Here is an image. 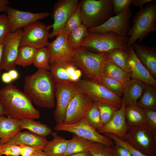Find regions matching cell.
<instances>
[{
    "instance_id": "obj_44",
    "label": "cell",
    "mask_w": 156,
    "mask_h": 156,
    "mask_svg": "<svg viewBox=\"0 0 156 156\" xmlns=\"http://www.w3.org/2000/svg\"><path fill=\"white\" fill-rule=\"evenodd\" d=\"M144 110L146 123L151 129L156 131V111L148 109Z\"/></svg>"
},
{
    "instance_id": "obj_22",
    "label": "cell",
    "mask_w": 156,
    "mask_h": 156,
    "mask_svg": "<svg viewBox=\"0 0 156 156\" xmlns=\"http://www.w3.org/2000/svg\"><path fill=\"white\" fill-rule=\"evenodd\" d=\"M47 141L46 137L40 136L29 131H20L6 143L16 145H24L42 150Z\"/></svg>"
},
{
    "instance_id": "obj_38",
    "label": "cell",
    "mask_w": 156,
    "mask_h": 156,
    "mask_svg": "<svg viewBox=\"0 0 156 156\" xmlns=\"http://www.w3.org/2000/svg\"><path fill=\"white\" fill-rule=\"evenodd\" d=\"M82 24V21L79 5L71 14L62 31L67 32L68 34L76 28Z\"/></svg>"
},
{
    "instance_id": "obj_49",
    "label": "cell",
    "mask_w": 156,
    "mask_h": 156,
    "mask_svg": "<svg viewBox=\"0 0 156 156\" xmlns=\"http://www.w3.org/2000/svg\"><path fill=\"white\" fill-rule=\"evenodd\" d=\"M2 81L5 83H9L12 81L8 72L3 73L1 76Z\"/></svg>"
},
{
    "instance_id": "obj_13",
    "label": "cell",
    "mask_w": 156,
    "mask_h": 156,
    "mask_svg": "<svg viewBox=\"0 0 156 156\" xmlns=\"http://www.w3.org/2000/svg\"><path fill=\"white\" fill-rule=\"evenodd\" d=\"M79 2V0H58L55 3L51 14L54 22L49 26L50 28H53L52 31L50 33L49 38H53L61 32Z\"/></svg>"
},
{
    "instance_id": "obj_46",
    "label": "cell",
    "mask_w": 156,
    "mask_h": 156,
    "mask_svg": "<svg viewBox=\"0 0 156 156\" xmlns=\"http://www.w3.org/2000/svg\"><path fill=\"white\" fill-rule=\"evenodd\" d=\"M111 148L113 156H131L126 149L121 146L114 144Z\"/></svg>"
},
{
    "instance_id": "obj_56",
    "label": "cell",
    "mask_w": 156,
    "mask_h": 156,
    "mask_svg": "<svg viewBox=\"0 0 156 156\" xmlns=\"http://www.w3.org/2000/svg\"><path fill=\"white\" fill-rule=\"evenodd\" d=\"M35 155H34V156H35Z\"/></svg>"
},
{
    "instance_id": "obj_37",
    "label": "cell",
    "mask_w": 156,
    "mask_h": 156,
    "mask_svg": "<svg viewBox=\"0 0 156 156\" xmlns=\"http://www.w3.org/2000/svg\"><path fill=\"white\" fill-rule=\"evenodd\" d=\"M104 125L109 121L118 109L113 106L105 103L95 101Z\"/></svg>"
},
{
    "instance_id": "obj_40",
    "label": "cell",
    "mask_w": 156,
    "mask_h": 156,
    "mask_svg": "<svg viewBox=\"0 0 156 156\" xmlns=\"http://www.w3.org/2000/svg\"><path fill=\"white\" fill-rule=\"evenodd\" d=\"M91 156H113L111 147L93 142L89 150Z\"/></svg>"
},
{
    "instance_id": "obj_31",
    "label": "cell",
    "mask_w": 156,
    "mask_h": 156,
    "mask_svg": "<svg viewBox=\"0 0 156 156\" xmlns=\"http://www.w3.org/2000/svg\"><path fill=\"white\" fill-rule=\"evenodd\" d=\"M142 94L137 105L144 109L156 111V90L155 87L146 83Z\"/></svg>"
},
{
    "instance_id": "obj_14",
    "label": "cell",
    "mask_w": 156,
    "mask_h": 156,
    "mask_svg": "<svg viewBox=\"0 0 156 156\" xmlns=\"http://www.w3.org/2000/svg\"><path fill=\"white\" fill-rule=\"evenodd\" d=\"M68 32L62 31L47 47L50 54L51 64L56 62H72L75 49L68 42Z\"/></svg>"
},
{
    "instance_id": "obj_4",
    "label": "cell",
    "mask_w": 156,
    "mask_h": 156,
    "mask_svg": "<svg viewBox=\"0 0 156 156\" xmlns=\"http://www.w3.org/2000/svg\"><path fill=\"white\" fill-rule=\"evenodd\" d=\"M79 4L82 23L88 28L102 25L114 14L112 0H81Z\"/></svg>"
},
{
    "instance_id": "obj_18",
    "label": "cell",
    "mask_w": 156,
    "mask_h": 156,
    "mask_svg": "<svg viewBox=\"0 0 156 156\" xmlns=\"http://www.w3.org/2000/svg\"><path fill=\"white\" fill-rule=\"evenodd\" d=\"M51 65L50 73L55 82H77L82 73L72 62L53 63Z\"/></svg>"
},
{
    "instance_id": "obj_36",
    "label": "cell",
    "mask_w": 156,
    "mask_h": 156,
    "mask_svg": "<svg viewBox=\"0 0 156 156\" xmlns=\"http://www.w3.org/2000/svg\"><path fill=\"white\" fill-rule=\"evenodd\" d=\"M83 117L97 131L104 125L96 104L94 101L87 110Z\"/></svg>"
},
{
    "instance_id": "obj_30",
    "label": "cell",
    "mask_w": 156,
    "mask_h": 156,
    "mask_svg": "<svg viewBox=\"0 0 156 156\" xmlns=\"http://www.w3.org/2000/svg\"><path fill=\"white\" fill-rule=\"evenodd\" d=\"M92 142L74 134L72 138L68 140L66 151L63 156L89 151Z\"/></svg>"
},
{
    "instance_id": "obj_19",
    "label": "cell",
    "mask_w": 156,
    "mask_h": 156,
    "mask_svg": "<svg viewBox=\"0 0 156 156\" xmlns=\"http://www.w3.org/2000/svg\"><path fill=\"white\" fill-rule=\"evenodd\" d=\"M125 107L123 100L121 107L116 111L111 119L104 124L97 131L100 134H114L122 138L129 128L127 124L125 115Z\"/></svg>"
},
{
    "instance_id": "obj_41",
    "label": "cell",
    "mask_w": 156,
    "mask_h": 156,
    "mask_svg": "<svg viewBox=\"0 0 156 156\" xmlns=\"http://www.w3.org/2000/svg\"><path fill=\"white\" fill-rule=\"evenodd\" d=\"M10 32V23L7 15L0 14V43H3L5 38Z\"/></svg>"
},
{
    "instance_id": "obj_10",
    "label": "cell",
    "mask_w": 156,
    "mask_h": 156,
    "mask_svg": "<svg viewBox=\"0 0 156 156\" xmlns=\"http://www.w3.org/2000/svg\"><path fill=\"white\" fill-rule=\"evenodd\" d=\"M79 92L77 82H55L56 103L54 116L57 124L64 123L67 108L74 97Z\"/></svg>"
},
{
    "instance_id": "obj_43",
    "label": "cell",
    "mask_w": 156,
    "mask_h": 156,
    "mask_svg": "<svg viewBox=\"0 0 156 156\" xmlns=\"http://www.w3.org/2000/svg\"><path fill=\"white\" fill-rule=\"evenodd\" d=\"M133 0H112L113 7V13L117 15L125 9L130 8Z\"/></svg>"
},
{
    "instance_id": "obj_45",
    "label": "cell",
    "mask_w": 156,
    "mask_h": 156,
    "mask_svg": "<svg viewBox=\"0 0 156 156\" xmlns=\"http://www.w3.org/2000/svg\"><path fill=\"white\" fill-rule=\"evenodd\" d=\"M21 156H33L35 155L38 149L33 147L24 145H20Z\"/></svg>"
},
{
    "instance_id": "obj_26",
    "label": "cell",
    "mask_w": 156,
    "mask_h": 156,
    "mask_svg": "<svg viewBox=\"0 0 156 156\" xmlns=\"http://www.w3.org/2000/svg\"><path fill=\"white\" fill-rule=\"evenodd\" d=\"M102 75L119 81L122 84L124 90L131 79L130 74L127 73L112 62L107 60L105 61L103 65Z\"/></svg>"
},
{
    "instance_id": "obj_16",
    "label": "cell",
    "mask_w": 156,
    "mask_h": 156,
    "mask_svg": "<svg viewBox=\"0 0 156 156\" xmlns=\"http://www.w3.org/2000/svg\"><path fill=\"white\" fill-rule=\"evenodd\" d=\"M94 101L85 94L79 92L74 97L66 110L63 123L70 125L83 118Z\"/></svg>"
},
{
    "instance_id": "obj_12",
    "label": "cell",
    "mask_w": 156,
    "mask_h": 156,
    "mask_svg": "<svg viewBox=\"0 0 156 156\" xmlns=\"http://www.w3.org/2000/svg\"><path fill=\"white\" fill-rule=\"evenodd\" d=\"M132 16L131 9H125L120 14L110 18L102 25L96 27L88 28V32L98 34L108 32H114L118 36H127L130 27V20Z\"/></svg>"
},
{
    "instance_id": "obj_28",
    "label": "cell",
    "mask_w": 156,
    "mask_h": 156,
    "mask_svg": "<svg viewBox=\"0 0 156 156\" xmlns=\"http://www.w3.org/2000/svg\"><path fill=\"white\" fill-rule=\"evenodd\" d=\"M125 115L129 127L146 123L144 110L137 105L126 106Z\"/></svg>"
},
{
    "instance_id": "obj_2",
    "label": "cell",
    "mask_w": 156,
    "mask_h": 156,
    "mask_svg": "<svg viewBox=\"0 0 156 156\" xmlns=\"http://www.w3.org/2000/svg\"><path fill=\"white\" fill-rule=\"evenodd\" d=\"M24 90L38 106L51 109L55 106V82L50 71L38 69L33 74L26 76Z\"/></svg>"
},
{
    "instance_id": "obj_39",
    "label": "cell",
    "mask_w": 156,
    "mask_h": 156,
    "mask_svg": "<svg viewBox=\"0 0 156 156\" xmlns=\"http://www.w3.org/2000/svg\"><path fill=\"white\" fill-rule=\"evenodd\" d=\"M104 135L112 140L115 144L126 149L130 153L131 156H147L133 148L116 135L111 133H106Z\"/></svg>"
},
{
    "instance_id": "obj_53",
    "label": "cell",
    "mask_w": 156,
    "mask_h": 156,
    "mask_svg": "<svg viewBox=\"0 0 156 156\" xmlns=\"http://www.w3.org/2000/svg\"><path fill=\"white\" fill-rule=\"evenodd\" d=\"M35 156H49L42 149H38Z\"/></svg>"
},
{
    "instance_id": "obj_33",
    "label": "cell",
    "mask_w": 156,
    "mask_h": 156,
    "mask_svg": "<svg viewBox=\"0 0 156 156\" xmlns=\"http://www.w3.org/2000/svg\"><path fill=\"white\" fill-rule=\"evenodd\" d=\"M88 29V28L82 23L68 34V40L73 49H75L81 47L83 40L89 33Z\"/></svg>"
},
{
    "instance_id": "obj_1",
    "label": "cell",
    "mask_w": 156,
    "mask_h": 156,
    "mask_svg": "<svg viewBox=\"0 0 156 156\" xmlns=\"http://www.w3.org/2000/svg\"><path fill=\"white\" fill-rule=\"evenodd\" d=\"M0 101L4 115L9 118L20 120L38 119L40 117V112L34 106L29 96L12 83L0 90Z\"/></svg>"
},
{
    "instance_id": "obj_42",
    "label": "cell",
    "mask_w": 156,
    "mask_h": 156,
    "mask_svg": "<svg viewBox=\"0 0 156 156\" xmlns=\"http://www.w3.org/2000/svg\"><path fill=\"white\" fill-rule=\"evenodd\" d=\"M0 152L2 155H5L8 156H20V146L4 143L1 145Z\"/></svg>"
},
{
    "instance_id": "obj_15",
    "label": "cell",
    "mask_w": 156,
    "mask_h": 156,
    "mask_svg": "<svg viewBox=\"0 0 156 156\" xmlns=\"http://www.w3.org/2000/svg\"><path fill=\"white\" fill-rule=\"evenodd\" d=\"M23 31L21 29L13 33L10 32L5 38L3 42L2 70L8 71L15 69Z\"/></svg>"
},
{
    "instance_id": "obj_20",
    "label": "cell",
    "mask_w": 156,
    "mask_h": 156,
    "mask_svg": "<svg viewBox=\"0 0 156 156\" xmlns=\"http://www.w3.org/2000/svg\"><path fill=\"white\" fill-rule=\"evenodd\" d=\"M137 57L151 75L156 78V47L135 42L132 45Z\"/></svg>"
},
{
    "instance_id": "obj_27",
    "label": "cell",
    "mask_w": 156,
    "mask_h": 156,
    "mask_svg": "<svg viewBox=\"0 0 156 156\" xmlns=\"http://www.w3.org/2000/svg\"><path fill=\"white\" fill-rule=\"evenodd\" d=\"M106 60L112 62L127 73H131L130 60L127 51L120 48L111 50L107 53Z\"/></svg>"
},
{
    "instance_id": "obj_47",
    "label": "cell",
    "mask_w": 156,
    "mask_h": 156,
    "mask_svg": "<svg viewBox=\"0 0 156 156\" xmlns=\"http://www.w3.org/2000/svg\"><path fill=\"white\" fill-rule=\"evenodd\" d=\"M156 1L155 0H133L132 4L134 6L140 7H143L145 4L153 1Z\"/></svg>"
},
{
    "instance_id": "obj_17",
    "label": "cell",
    "mask_w": 156,
    "mask_h": 156,
    "mask_svg": "<svg viewBox=\"0 0 156 156\" xmlns=\"http://www.w3.org/2000/svg\"><path fill=\"white\" fill-rule=\"evenodd\" d=\"M6 12L11 33L14 32L32 23L51 15L47 12L34 13L23 11L9 6L7 7Z\"/></svg>"
},
{
    "instance_id": "obj_50",
    "label": "cell",
    "mask_w": 156,
    "mask_h": 156,
    "mask_svg": "<svg viewBox=\"0 0 156 156\" xmlns=\"http://www.w3.org/2000/svg\"><path fill=\"white\" fill-rule=\"evenodd\" d=\"M8 73L12 81L17 79L18 77V72L15 69H13L8 71Z\"/></svg>"
},
{
    "instance_id": "obj_29",
    "label": "cell",
    "mask_w": 156,
    "mask_h": 156,
    "mask_svg": "<svg viewBox=\"0 0 156 156\" xmlns=\"http://www.w3.org/2000/svg\"><path fill=\"white\" fill-rule=\"evenodd\" d=\"M21 130L26 129L33 133L46 137L52 133V130L47 125L36 121L34 119L25 118L19 120Z\"/></svg>"
},
{
    "instance_id": "obj_11",
    "label": "cell",
    "mask_w": 156,
    "mask_h": 156,
    "mask_svg": "<svg viewBox=\"0 0 156 156\" xmlns=\"http://www.w3.org/2000/svg\"><path fill=\"white\" fill-rule=\"evenodd\" d=\"M49 26L38 21L23 28L20 42V47L31 46L36 49L47 47L50 33Z\"/></svg>"
},
{
    "instance_id": "obj_3",
    "label": "cell",
    "mask_w": 156,
    "mask_h": 156,
    "mask_svg": "<svg viewBox=\"0 0 156 156\" xmlns=\"http://www.w3.org/2000/svg\"><path fill=\"white\" fill-rule=\"evenodd\" d=\"M156 1L147 3L144 8H140L132 21L133 23L129 29L127 36L129 38L127 44L128 48L138 40L140 43L148 36L150 33L156 31Z\"/></svg>"
},
{
    "instance_id": "obj_52",
    "label": "cell",
    "mask_w": 156,
    "mask_h": 156,
    "mask_svg": "<svg viewBox=\"0 0 156 156\" xmlns=\"http://www.w3.org/2000/svg\"><path fill=\"white\" fill-rule=\"evenodd\" d=\"M66 156H91L89 151L83 152Z\"/></svg>"
},
{
    "instance_id": "obj_32",
    "label": "cell",
    "mask_w": 156,
    "mask_h": 156,
    "mask_svg": "<svg viewBox=\"0 0 156 156\" xmlns=\"http://www.w3.org/2000/svg\"><path fill=\"white\" fill-rule=\"evenodd\" d=\"M37 49L28 46H20L16 62V65L25 67L33 64L34 56Z\"/></svg>"
},
{
    "instance_id": "obj_7",
    "label": "cell",
    "mask_w": 156,
    "mask_h": 156,
    "mask_svg": "<svg viewBox=\"0 0 156 156\" xmlns=\"http://www.w3.org/2000/svg\"><path fill=\"white\" fill-rule=\"evenodd\" d=\"M129 37H120L112 32L103 34L89 32L83 39L81 47L95 53H107L116 48L127 51Z\"/></svg>"
},
{
    "instance_id": "obj_35",
    "label": "cell",
    "mask_w": 156,
    "mask_h": 156,
    "mask_svg": "<svg viewBox=\"0 0 156 156\" xmlns=\"http://www.w3.org/2000/svg\"><path fill=\"white\" fill-rule=\"evenodd\" d=\"M99 83L118 97H121L123 95L124 88L122 84L115 79L102 75Z\"/></svg>"
},
{
    "instance_id": "obj_34",
    "label": "cell",
    "mask_w": 156,
    "mask_h": 156,
    "mask_svg": "<svg viewBox=\"0 0 156 156\" xmlns=\"http://www.w3.org/2000/svg\"><path fill=\"white\" fill-rule=\"evenodd\" d=\"M50 56L47 47L37 49L35 53L33 64L38 69L50 70L51 65Z\"/></svg>"
},
{
    "instance_id": "obj_5",
    "label": "cell",
    "mask_w": 156,
    "mask_h": 156,
    "mask_svg": "<svg viewBox=\"0 0 156 156\" xmlns=\"http://www.w3.org/2000/svg\"><path fill=\"white\" fill-rule=\"evenodd\" d=\"M107 53H97L81 47L75 49L72 62L87 79L99 83Z\"/></svg>"
},
{
    "instance_id": "obj_51",
    "label": "cell",
    "mask_w": 156,
    "mask_h": 156,
    "mask_svg": "<svg viewBox=\"0 0 156 156\" xmlns=\"http://www.w3.org/2000/svg\"><path fill=\"white\" fill-rule=\"evenodd\" d=\"M3 43H0V75L1 72L2 61L3 52Z\"/></svg>"
},
{
    "instance_id": "obj_24",
    "label": "cell",
    "mask_w": 156,
    "mask_h": 156,
    "mask_svg": "<svg viewBox=\"0 0 156 156\" xmlns=\"http://www.w3.org/2000/svg\"><path fill=\"white\" fill-rule=\"evenodd\" d=\"M19 120L0 116V143H6L21 130Z\"/></svg>"
},
{
    "instance_id": "obj_8",
    "label": "cell",
    "mask_w": 156,
    "mask_h": 156,
    "mask_svg": "<svg viewBox=\"0 0 156 156\" xmlns=\"http://www.w3.org/2000/svg\"><path fill=\"white\" fill-rule=\"evenodd\" d=\"M79 91L87 95L94 101L110 104L117 109L122 106V99L114 94L98 82L86 79L77 82Z\"/></svg>"
},
{
    "instance_id": "obj_6",
    "label": "cell",
    "mask_w": 156,
    "mask_h": 156,
    "mask_svg": "<svg viewBox=\"0 0 156 156\" xmlns=\"http://www.w3.org/2000/svg\"><path fill=\"white\" fill-rule=\"evenodd\" d=\"M122 139L146 156H156V131L146 123L129 127Z\"/></svg>"
},
{
    "instance_id": "obj_9",
    "label": "cell",
    "mask_w": 156,
    "mask_h": 156,
    "mask_svg": "<svg viewBox=\"0 0 156 156\" xmlns=\"http://www.w3.org/2000/svg\"><path fill=\"white\" fill-rule=\"evenodd\" d=\"M54 129L57 131L72 133L93 142L100 143L109 146L111 147L115 144L109 138L99 133L84 117L72 124H56Z\"/></svg>"
},
{
    "instance_id": "obj_54",
    "label": "cell",
    "mask_w": 156,
    "mask_h": 156,
    "mask_svg": "<svg viewBox=\"0 0 156 156\" xmlns=\"http://www.w3.org/2000/svg\"><path fill=\"white\" fill-rule=\"evenodd\" d=\"M4 110L3 105L0 101V116H2L4 115Z\"/></svg>"
},
{
    "instance_id": "obj_48",
    "label": "cell",
    "mask_w": 156,
    "mask_h": 156,
    "mask_svg": "<svg viewBox=\"0 0 156 156\" xmlns=\"http://www.w3.org/2000/svg\"><path fill=\"white\" fill-rule=\"evenodd\" d=\"M9 4V2L7 0H0V12H6Z\"/></svg>"
},
{
    "instance_id": "obj_21",
    "label": "cell",
    "mask_w": 156,
    "mask_h": 156,
    "mask_svg": "<svg viewBox=\"0 0 156 156\" xmlns=\"http://www.w3.org/2000/svg\"><path fill=\"white\" fill-rule=\"evenodd\" d=\"M127 51L130 60L131 72L130 78L139 79L145 83L156 87V81L137 57L132 45Z\"/></svg>"
},
{
    "instance_id": "obj_23",
    "label": "cell",
    "mask_w": 156,
    "mask_h": 156,
    "mask_svg": "<svg viewBox=\"0 0 156 156\" xmlns=\"http://www.w3.org/2000/svg\"><path fill=\"white\" fill-rule=\"evenodd\" d=\"M146 84L136 79H130L124 90L122 99L125 106L137 105L145 88Z\"/></svg>"
},
{
    "instance_id": "obj_25",
    "label": "cell",
    "mask_w": 156,
    "mask_h": 156,
    "mask_svg": "<svg viewBox=\"0 0 156 156\" xmlns=\"http://www.w3.org/2000/svg\"><path fill=\"white\" fill-rule=\"evenodd\" d=\"M52 135L53 140L47 141L42 150L49 156H63L66 152L69 140L59 136L56 132Z\"/></svg>"
},
{
    "instance_id": "obj_55",
    "label": "cell",
    "mask_w": 156,
    "mask_h": 156,
    "mask_svg": "<svg viewBox=\"0 0 156 156\" xmlns=\"http://www.w3.org/2000/svg\"><path fill=\"white\" fill-rule=\"evenodd\" d=\"M1 145V144L0 143V147ZM1 155H2V154H1V152H0V156H1Z\"/></svg>"
}]
</instances>
